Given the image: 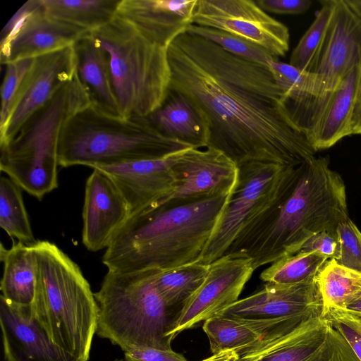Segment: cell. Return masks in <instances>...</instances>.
Returning a JSON list of instances; mask_svg holds the SVG:
<instances>
[{"label": "cell", "mask_w": 361, "mask_h": 361, "mask_svg": "<svg viewBox=\"0 0 361 361\" xmlns=\"http://www.w3.org/2000/svg\"><path fill=\"white\" fill-rule=\"evenodd\" d=\"M241 361H360L328 319L310 318L290 332L259 343Z\"/></svg>", "instance_id": "cell-14"}, {"label": "cell", "mask_w": 361, "mask_h": 361, "mask_svg": "<svg viewBox=\"0 0 361 361\" xmlns=\"http://www.w3.org/2000/svg\"><path fill=\"white\" fill-rule=\"evenodd\" d=\"M126 361H188L185 357L171 350L142 348L124 352Z\"/></svg>", "instance_id": "cell-39"}, {"label": "cell", "mask_w": 361, "mask_h": 361, "mask_svg": "<svg viewBox=\"0 0 361 361\" xmlns=\"http://www.w3.org/2000/svg\"><path fill=\"white\" fill-rule=\"evenodd\" d=\"M231 195L176 205L154 202L131 213L105 250L102 263L108 271L130 273L200 261Z\"/></svg>", "instance_id": "cell-3"}, {"label": "cell", "mask_w": 361, "mask_h": 361, "mask_svg": "<svg viewBox=\"0 0 361 361\" xmlns=\"http://www.w3.org/2000/svg\"><path fill=\"white\" fill-rule=\"evenodd\" d=\"M256 3L267 13L281 15L303 13L312 4L310 0H257Z\"/></svg>", "instance_id": "cell-38"}, {"label": "cell", "mask_w": 361, "mask_h": 361, "mask_svg": "<svg viewBox=\"0 0 361 361\" xmlns=\"http://www.w3.org/2000/svg\"><path fill=\"white\" fill-rule=\"evenodd\" d=\"M197 3V0H121L116 16L167 48L193 24Z\"/></svg>", "instance_id": "cell-21"}, {"label": "cell", "mask_w": 361, "mask_h": 361, "mask_svg": "<svg viewBox=\"0 0 361 361\" xmlns=\"http://www.w3.org/2000/svg\"><path fill=\"white\" fill-rule=\"evenodd\" d=\"M109 56L112 87L121 116L147 117L168 97L171 72L167 48L116 16L90 32Z\"/></svg>", "instance_id": "cell-8"}, {"label": "cell", "mask_w": 361, "mask_h": 361, "mask_svg": "<svg viewBox=\"0 0 361 361\" xmlns=\"http://www.w3.org/2000/svg\"><path fill=\"white\" fill-rule=\"evenodd\" d=\"M75 71L73 45L35 58L7 122L0 129V145L11 140L27 120L74 77Z\"/></svg>", "instance_id": "cell-17"}, {"label": "cell", "mask_w": 361, "mask_h": 361, "mask_svg": "<svg viewBox=\"0 0 361 361\" xmlns=\"http://www.w3.org/2000/svg\"><path fill=\"white\" fill-rule=\"evenodd\" d=\"M322 315L340 332L361 361V317L338 308L329 309Z\"/></svg>", "instance_id": "cell-36"}, {"label": "cell", "mask_w": 361, "mask_h": 361, "mask_svg": "<svg viewBox=\"0 0 361 361\" xmlns=\"http://www.w3.org/2000/svg\"><path fill=\"white\" fill-rule=\"evenodd\" d=\"M190 147L161 134L145 117L114 116L90 104L66 123L59 141V165L92 168L161 158Z\"/></svg>", "instance_id": "cell-5"}, {"label": "cell", "mask_w": 361, "mask_h": 361, "mask_svg": "<svg viewBox=\"0 0 361 361\" xmlns=\"http://www.w3.org/2000/svg\"><path fill=\"white\" fill-rule=\"evenodd\" d=\"M154 271H108L94 293L99 307L97 334L123 352L142 348L171 350L178 314L157 292Z\"/></svg>", "instance_id": "cell-7"}, {"label": "cell", "mask_w": 361, "mask_h": 361, "mask_svg": "<svg viewBox=\"0 0 361 361\" xmlns=\"http://www.w3.org/2000/svg\"><path fill=\"white\" fill-rule=\"evenodd\" d=\"M0 226L12 239L27 245L36 242L21 188L6 177L0 180Z\"/></svg>", "instance_id": "cell-31"}, {"label": "cell", "mask_w": 361, "mask_h": 361, "mask_svg": "<svg viewBox=\"0 0 361 361\" xmlns=\"http://www.w3.org/2000/svg\"><path fill=\"white\" fill-rule=\"evenodd\" d=\"M36 262L31 307L51 341L80 361H88L97 333L99 307L81 269L54 243L32 244Z\"/></svg>", "instance_id": "cell-4"}, {"label": "cell", "mask_w": 361, "mask_h": 361, "mask_svg": "<svg viewBox=\"0 0 361 361\" xmlns=\"http://www.w3.org/2000/svg\"><path fill=\"white\" fill-rule=\"evenodd\" d=\"M51 18L92 32L110 22L121 0H41Z\"/></svg>", "instance_id": "cell-26"}, {"label": "cell", "mask_w": 361, "mask_h": 361, "mask_svg": "<svg viewBox=\"0 0 361 361\" xmlns=\"http://www.w3.org/2000/svg\"><path fill=\"white\" fill-rule=\"evenodd\" d=\"M300 251L317 252L329 259H337L341 253V243L337 231H322L312 235Z\"/></svg>", "instance_id": "cell-37"}, {"label": "cell", "mask_w": 361, "mask_h": 361, "mask_svg": "<svg viewBox=\"0 0 361 361\" xmlns=\"http://www.w3.org/2000/svg\"><path fill=\"white\" fill-rule=\"evenodd\" d=\"M186 32L206 39L233 55L267 67L276 59L262 47L223 30L191 24Z\"/></svg>", "instance_id": "cell-32"}, {"label": "cell", "mask_w": 361, "mask_h": 361, "mask_svg": "<svg viewBox=\"0 0 361 361\" xmlns=\"http://www.w3.org/2000/svg\"><path fill=\"white\" fill-rule=\"evenodd\" d=\"M201 361H240V357L235 351H225L214 354Z\"/></svg>", "instance_id": "cell-41"}, {"label": "cell", "mask_w": 361, "mask_h": 361, "mask_svg": "<svg viewBox=\"0 0 361 361\" xmlns=\"http://www.w3.org/2000/svg\"><path fill=\"white\" fill-rule=\"evenodd\" d=\"M322 8L316 18L293 49L289 63L307 72L324 38L334 8L335 0L320 1Z\"/></svg>", "instance_id": "cell-33"}, {"label": "cell", "mask_w": 361, "mask_h": 361, "mask_svg": "<svg viewBox=\"0 0 361 361\" xmlns=\"http://www.w3.org/2000/svg\"><path fill=\"white\" fill-rule=\"evenodd\" d=\"M114 361H126V360H123V359H120V360L116 359V360H114Z\"/></svg>", "instance_id": "cell-44"}, {"label": "cell", "mask_w": 361, "mask_h": 361, "mask_svg": "<svg viewBox=\"0 0 361 361\" xmlns=\"http://www.w3.org/2000/svg\"><path fill=\"white\" fill-rule=\"evenodd\" d=\"M254 271L252 259L244 252L226 254L209 264L203 283L182 307L172 337L215 316L239 300Z\"/></svg>", "instance_id": "cell-16"}, {"label": "cell", "mask_w": 361, "mask_h": 361, "mask_svg": "<svg viewBox=\"0 0 361 361\" xmlns=\"http://www.w3.org/2000/svg\"><path fill=\"white\" fill-rule=\"evenodd\" d=\"M322 312L316 277L294 285L266 283L260 290L238 300L217 314L249 327L261 337L262 343L290 332Z\"/></svg>", "instance_id": "cell-11"}, {"label": "cell", "mask_w": 361, "mask_h": 361, "mask_svg": "<svg viewBox=\"0 0 361 361\" xmlns=\"http://www.w3.org/2000/svg\"><path fill=\"white\" fill-rule=\"evenodd\" d=\"M0 324L5 361H80L51 341L31 307L13 306L1 295Z\"/></svg>", "instance_id": "cell-20"}, {"label": "cell", "mask_w": 361, "mask_h": 361, "mask_svg": "<svg viewBox=\"0 0 361 361\" xmlns=\"http://www.w3.org/2000/svg\"><path fill=\"white\" fill-rule=\"evenodd\" d=\"M348 216L345 186L327 157L294 169L276 203L238 237L226 254L244 252L254 269L300 251L314 234L337 231Z\"/></svg>", "instance_id": "cell-2"}, {"label": "cell", "mask_w": 361, "mask_h": 361, "mask_svg": "<svg viewBox=\"0 0 361 361\" xmlns=\"http://www.w3.org/2000/svg\"><path fill=\"white\" fill-rule=\"evenodd\" d=\"M329 259L317 252L299 251L271 263L260 274L266 283L294 285L317 277Z\"/></svg>", "instance_id": "cell-30"}, {"label": "cell", "mask_w": 361, "mask_h": 361, "mask_svg": "<svg viewBox=\"0 0 361 361\" xmlns=\"http://www.w3.org/2000/svg\"><path fill=\"white\" fill-rule=\"evenodd\" d=\"M361 65L353 68L331 93L307 135L316 151L329 148L350 135V121Z\"/></svg>", "instance_id": "cell-23"}, {"label": "cell", "mask_w": 361, "mask_h": 361, "mask_svg": "<svg viewBox=\"0 0 361 361\" xmlns=\"http://www.w3.org/2000/svg\"><path fill=\"white\" fill-rule=\"evenodd\" d=\"M85 33L88 32L49 17L42 1L29 0L1 32V63L33 59L72 46Z\"/></svg>", "instance_id": "cell-13"}, {"label": "cell", "mask_w": 361, "mask_h": 361, "mask_svg": "<svg viewBox=\"0 0 361 361\" xmlns=\"http://www.w3.org/2000/svg\"><path fill=\"white\" fill-rule=\"evenodd\" d=\"M341 253L336 262L361 274V232L350 217L338 226Z\"/></svg>", "instance_id": "cell-35"}, {"label": "cell", "mask_w": 361, "mask_h": 361, "mask_svg": "<svg viewBox=\"0 0 361 361\" xmlns=\"http://www.w3.org/2000/svg\"><path fill=\"white\" fill-rule=\"evenodd\" d=\"M0 259L4 264L1 295L13 306L32 307L37 278V262L32 244L18 241L9 249L1 244Z\"/></svg>", "instance_id": "cell-25"}, {"label": "cell", "mask_w": 361, "mask_h": 361, "mask_svg": "<svg viewBox=\"0 0 361 361\" xmlns=\"http://www.w3.org/2000/svg\"><path fill=\"white\" fill-rule=\"evenodd\" d=\"M202 328L212 355L235 351L241 357L262 342L261 337L249 327L219 314L205 320Z\"/></svg>", "instance_id": "cell-29"}, {"label": "cell", "mask_w": 361, "mask_h": 361, "mask_svg": "<svg viewBox=\"0 0 361 361\" xmlns=\"http://www.w3.org/2000/svg\"><path fill=\"white\" fill-rule=\"evenodd\" d=\"M317 280L323 312L331 308L344 310L361 295V274L338 264L335 259L326 261L319 271Z\"/></svg>", "instance_id": "cell-28"}, {"label": "cell", "mask_w": 361, "mask_h": 361, "mask_svg": "<svg viewBox=\"0 0 361 361\" xmlns=\"http://www.w3.org/2000/svg\"><path fill=\"white\" fill-rule=\"evenodd\" d=\"M179 152L157 159L97 165L92 169H97L110 177L131 214L173 192L176 180L172 166Z\"/></svg>", "instance_id": "cell-19"}, {"label": "cell", "mask_w": 361, "mask_h": 361, "mask_svg": "<svg viewBox=\"0 0 361 361\" xmlns=\"http://www.w3.org/2000/svg\"><path fill=\"white\" fill-rule=\"evenodd\" d=\"M34 59H25L6 64V69L1 87L0 129L7 122L15 99Z\"/></svg>", "instance_id": "cell-34"}, {"label": "cell", "mask_w": 361, "mask_h": 361, "mask_svg": "<svg viewBox=\"0 0 361 361\" xmlns=\"http://www.w3.org/2000/svg\"><path fill=\"white\" fill-rule=\"evenodd\" d=\"M344 310L358 317H361V295L350 302Z\"/></svg>", "instance_id": "cell-42"}, {"label": "cell", "mask_w": 361, "mask_h": 361, "mask_svg": "<svg viewBox=\"0 0 361 361\" xmlns=\"http://www.w3.org/2000/svg\"><path fill=\"white\" fill-rule=\"evenodd\" d=\"M241 361V360H240Z\"/></svg>", "instance_id": "cell-45"}, {"label": "cell", "mask_w": 361, "mask_h": 361, "mask_svg": "<svg viewBox=\"0 0 361 361\" xmlns=\"http://www.w3.org/2000/svg\"><path fill=\"white\" fill-rule=\"evenodd\" d=\"M361 134V69L350 121V135Z\"/></svg>", "instance_id": "cell-40"}, {"label": "cell", "mask_w": 361, "mask_h": 361, "mask_svg": "<svg viewBox=\"0 0 361 361\" xmlns=\"http://www.w3.org/2000/svg\"><path fill=\"white\" fill-rule=\"evenodd\" d=\"M73 47L76 74L92 104L107 114L121 116L112 87L107 51L90 32L80 37Z\"/></svg>", "instance_id": "cell-22"}, {"label": "cell", "mask_w": 361, "mask_h": 361, "mask_svg": "<svg viewBox=\"0 0 361 361\" xmlns=\"http://www.w3.org/2000/svg\"><path fill=\"white\" fill-rule=\"evenodd\" d=\"M193 24L237 35L274 58L289 49L288 27L251 0H197Z\"/></svg>", "instance_id": "cell-12"}, {"label": "cell", "mask_w": 361, "mask_h": 361, "mask_svg": "<svg viewBox=\"0 0 361 361\" xmlns=\"http://www.w3.org/2000/svg\"><path fill=\"white\" fill-rule=\"evenodd\" d=\"M176 187L167 197L156 202L176 205L231 195L235 188L238 164L221 151L187 148L180 151L173 164Z\"/></svg>", "instance_id": "cell-15"}, {"label": "cell", "mask_w": 361, "mask_h": 361, "mask_svg": "<svg viewBox=\"0 0 361 361\" xmlns=\"http://www.w3.org/2000/svg\"><path fill=\"white\" fill-rule=\"evenodd\" d=\"M348 5L361 17V0H346Z\"/></svg>", "instance_id": "cell-43"}, {"label": "cell", "mask_w": 361, "mask_h": 361, "mask_svg": "<svg viewBox=\"0 0 361 361\" xmlns=\"http://www.w3.org/2000/svg\"><path fill=\"white\" fill-rule=\"evenodd\" d=\"M209 264L200 260L164 271H154V285L165 303L181 310L203 283Z\"/></svg>", "instance_id": "cell-27"}, {"label": "cell", "mask_w": 361, "mask_h": 361, "mask_svg": "<svg viewBox=\"0 0 361 361\" xmlns=\"http://www.w3.org/2000/svg\"><path fill=\"white\" fill-rule=\"evenodd\" d=\"M130 214L129 207L113 180L93 169L85 184L82 240L90 251L106 249Z\"/></svg>", "instance_id": "cell-18"}, {"label": "cell", "mask_w": 361, "mask_h": 361, "mask_svg": "<svg viewBox=\"0 0 361 361\" xmlns=\"http://www.w3.org/2000/svg\"><path fill=\"white\" fill-rule=\"evenodd\" d=\"M295 167L248 161L238 165V183L201 256L209 264L279 200Z\"/></svg>", "instance_id": "cell-10"}, {"label": "cell", "mask_w": 361, "mask_h": 361, "mask_svg": "<svg viewBox=\"0 0 361 361\" xmlns=\"http://www.w3.org/2000/svg\"><path fill=\"white\" fill-rule=\"evenodd\" d=\"M167 54L169 91L197 111L208 130L207 147L238 166L262 161L296 167L315 157L269 67L188 32L167 47Z\"/></svg>", "instance_id": "cell-1"}, {"label": "cell", "mask_w": 361, "mask_h": 361, "mask_svg": "<svg viewBox=\"0 0 361 361\" xmlns=\"http://www.w3.org/2000/svg\"><path fill=\"white\" fill-rule=\"evenodd\" d=\"M149 122L161 134L192 148L207 147V126L192 104L184 97L169 91L163 104L148 116Z\"/></svg>", "instance_id": "cell-24"}, {"label": "cell", "mask_w": 361, "mask_h": 361, "mask_svg": "<svg viewBox=\"0 0 361 361\" xmlns=\"http://www.w3.org/2000/svg\"><path fill=\"white\" fill-rule=\"evenodd\" d=\"M92 104L75 71L8 142L0 145V169L38 200L58 187L59 146L63 127Z\"/></svg>", "instance_id": "cell-6"}, {"label": "cell", "mask_w": 361, "mask_h": 361, "mask_svg": "<svg viewBox=\"0 0 361 361\" xmlns=\"http://www.w3.org/2000/svg\"><path fill=\"white\" fill-rule=\"evenodd\" d=\"M361 65V17L346 0H335L324 38L307 71L309 94L288 106L293 121L307 136L328 99L344 77Z\"/></svg>", "instance_id": "cell-9"}]
</instances>
